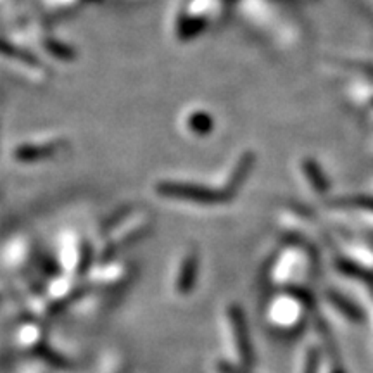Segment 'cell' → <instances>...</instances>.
<instances>
[{"label": "cell", "mask_w": 373, "mask_h": 373, "mask_svg": "<svg viewBox=\"0 0 373 373\" xmlns=\"http://www.w3.org/2000/svg\"><path fill=\"white\" fill-rule=\"evenodd\" d=\"M161 190L166 192L168 195H176V197H183V199H194V201H219V195L213 194L210 190H202V188L197 187H185V185H164L161 187Z\"/></svg>", "instance_id": "2"}, {"label": "cell", "mask_w": 373, "mask_h": 373, "mask_svg": "<svg viewBox=\"0 0 373 373\" xmlns=\"http://www.w3.org/2000/svg\"><path fill=\"white\" fill-rule=\"evenodd\" d=\"M195 277H197V258L190 256L185 259V265H183L182 272H180L178 284H176L178 292L180 294L190 292L192 285L195 284Z\"/></svg>", "instance_id": "4"}, {"label": "cell", "mask_w": 373, "mask_h": 373, "mask_svg": "<svg viewBox=\"0 0 373 373\" xmlns=\"http://www.w3.org/2000/svg\"><path fill=\"white\" fill-rule=\"evenodd\" d=\"M318 365H320V352L315 348H309L304 355V365H302L301 373H318Z\"/></svg>", "instance_id": "5"}, {"label": "cell", "mask_w": 373, "mask_h": 373, "mask_svg": "<svg viewBox=\"0 0 373 373\" xmlns=\"http://www.w3.org/2000/svg\"><path fill=\"white\" fill-rule=\"evenodd\" d=\"M218 372L219 373H246L242 370H239V368L231 367L229 363H218Z\"/></svg>", "instance_id": "6"}, {"label": "cell", "mask_w": 373, "mask_h": 373, "mask_svg": "<svg viewBox=\"0 0 373 373\" xmlns=\"http://www.w3.org/2000/svg\"><path fill=\"white\" fill-rule=\"evenodd\" d=\"M229 315H230L231 331H234V339H235V345H237L239 355H241V358L244 360L247 365H253L254 352H253V345H251V337L249 332H247L244 315H242L239 306H231Z\"/></svg>", "instance_id": "1"}, {"label": "cell", "mask_w": 373, "mask_h": 373, "mask_svg": "<svg viewBox=\"0 0 373 373\" xmlns=\"http://www.w3.org/2000/svg\"><path fill=\"white\" fill-rule=\"evenodd\" d=\"M327 299L331 302L332 308L335 309L337 313H340L345 320L352 321V323H361V321H363V313H361V309L356 304H352L349 299H345L344 296H340V294L337 292H328Z\"/></svg>", "instance_id": "3"}]
</instances>
